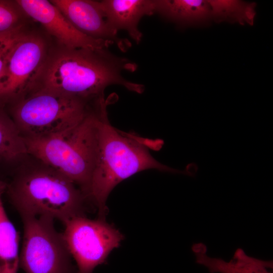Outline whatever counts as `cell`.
I'll use <instances>...</instances> for the list:
<instances>
[{
  "label": "cell",
  "instance_id": "cell-1",
  "mask_svg": "<svg viewBox=\"0 0 273 273\" xmlns=\"http://www.w3.org/2000/svg\"><path fill=\"white\" fill-rule=\"evenodd\" d=\"M107 48L70 49L61 47L48 55L34 90L41 89L92 102L104 97L105 88L118 84L139 94L144 86L126 80L124 70L136 65L111 54Z\"/></svg>",
  "mask_w": 273,
  "mask_h": 273
},
{
  "label": "cell",
  "instance_id": "cell-2",
  "mask_svg": "<svg viewBox=\"0 0 273 273\" xmlns=\"http://www.w3.org/2000/svg\"><path fill=\"white\" fill-rule=\"evenodd\" d=\"M92 104L79 123L65 131L47 138H24L27 154L68 178L87 201L98 154L100 125L107 113L104 98Z\"/></svg>",
  "mask_w": 273,
  "mask_h": 273
},
{
  "label": "cell",
  "instance_id": "cell-3",
  "mask_svg": "<svg viewBox=\"0 0 273 273\" xmlns=\"http://www.w3.org/2000/svg\"><path fill=\"white\" fill-rule=\"evenodd\" d=\"M36 160L21 166L5 185L10 201L20 216H47L64 224L85 215L87 200L81 190L55 169Z\"/></svg>",
  "mask_w": 273,
  "mask_h": 273
},
{
  "label": "cell",
  "instance_id": "cell-4",
  "mask_svg": "<svg viewBox=\"0 0 273 273\" xmlns=\"http://www.w3.org/2000/svg\"><path fill=\"white\" fill-rule=\"evenodd\" d=\"M140 140L113 127L107 113L103 117L100 125L97 157L87 197L88 201L97 207L99 218L105 219L107 200L115 187L136 173L153 169L193 175L158 161Z\"/></svg>",
  "mask_w": 273,
  "mask_h": 273
},
{
  "label": "cell",
  "instance_id": "cell-5",
  "mask_svg": "<svg viewBox=\"0 0 273 273\" xmlns=\"http://www.w3.org/2000/svg\"><path fill=\"white\" fill-rule=\"evenodd\" d=\"M92 102L38 89L17 103L12 119L24 138H47L79 123Z\"/></svg>",
  "mask_w": 273,
  "mask_h": 273
},
{
  "label": "cell",
  "instance_id": "cell-6",
  "mask_svg": "<svg viewBox=\"0 0 273 273\" xmlns=\"http://www.w3.org/2000/svg\"><path fill=\"white\" fill-rule=\"evenodd\" d=\"M23 243L19 267L25 273H77L62 233L47 216H21Z\"/></svg>",
  "mask_w": 273,
  "mask_h": 273
},
{
  "label": "cell",
  "instance_id": "cell-7",
  "mask_svg": "<svg viewBox=\"0 0 273 273\" xmlns=\"http://www.w3.org/2000/svg\"><path fill=\"white\" fill-rule=\"evenodd\" d=\"M64 224L62 234L76 262L77 273H92L97 266L105 262L110 252L123 239L119 231L104 218L92 219L79 216Z\"/></svg>",
  "mask_w": 273,
  "mask_h": 273
},
{
  "label": "cell",
  "instance_id": "cell-8",
  "mask_svg": "<svg viewBox=\"0 0 273 273\" xmlns=\"http://www.w3.org/2000/svg\"><path fill=\"white\" fill-rule=\"evenodd\" d=\"M44 40L26 33L12 50L0 78V97H15L35 88L47 58Z\"/></svg>",
  "mask_w": 273,
  "mask_h": 273
},
{
  "label": "cell",
  "instance_id": "cell-9",
  "mask_svg": "<svg viewBox=\"0 0 273 273\" xmlns=\"http://www.w3.org/2000/svg\"><path fill=\"white\" fill-rule=\"evenodd\" d=\"M26 15L39 22L54 36L61 47L97 50L113 44L90 37L74 27L50 1H16Z\"/></svg>",
  "mask_w": 273,
  "mask_h": 273
},
{
  "label": "cell",
  "instance_id": "cell-10",
  "mask_svg": "<svg viewBox=\"0 0 273 273\" xmlns=\"http://www.w3.org/2000/svg\"><path fill=\"white\" fill-rule=\"evenodd\" d=\"M78 30L96 39L116 44L122 51L130 46L129 41L121 39L112 29L99 6L98 1L89 0H51Z\"/></svg>",
  "mask_w": 273,
  "mask_h": 273
},
{
  "label": "cell",
  "instance_id": "cell-11",
  "mask_svg": "<svg viewBox=\"0 0 273 273\" xmlns=\"http://www.w3.org/2000/svg\"><path fill=\"white\" fill-rule=\"evenodd\" d=\"M98 3L112 29L117 33L126 31L136 43L143 35L138 27L141 19L155 13L152 0H104Z\"/></svg>",
  "mask_w": 273,
  "mask_h": 273
},
{
  "label": "cell",
  "instance_id": "cell-12",
  "mask_svg": "<svg viewBox=\"0 0 273 273\" xmlns=\"http://www.w3.org/2000/svg\"><path fill=\"white\" fill-rule=\"evenodd\" d=\"M155 13L181 28L208 25L211 8L205 0H156Z\"/></svg>",
  "mask_w": 273,
  "mask_h": 273
},
{
  "label": "cell",
  "instance_id": "cell-13",
  "mask_svg": "<svg viewBox=\"0 0 273 273\" xmlns=\"http://www.w3.org/2000/svg\"><path fill=\"white\" fill-rule=\"evenodd\" d=\"M197 263L207 267L211 273H271V261H264L247 255L241 248L237 249L230 261L208 256L207 248L202 243L194 244L192 247Z\"/></svg>",
  "mask_w": 273,
  "mask_h": 273
},
{
  "label": "cell",
  "instance_id": "cell-14",
  "mask_svg": "<svg viewBox=\"0 0 273 273\" xmlns=\"http://www.w3.org/2000/svg\"><path fill=\"white\" fill-rule=\"evenodd\" d=\"M5 185L0 181V273H18L20 237L2 201V194Z\"/></svg>",
  "mask_w": 273,
  "mask_h": 273
},
{
  "label": "cell",
  "instance_id": "cell-15",
  "mask_svg": "<svg viewBox=\"0 0 273 273\" xmlns=\"http://www.w3.org/2000/svg\"><path fill=\"white\" fill-rule=\"evenodd\" d=\"M212 21L252 25L256 4L237 0H209Z\"/></svg>",
  "mask_w": 273,
  "mask_h": 273
},
{
  "label": "cell",
  "instance_id": "cell-16",
  "mask_svg": "<svg viewBox=\"0 0 273 273\" xmlns=\"http://www.w3.org/2000/svg\"><path fill=\"white\" fill-rule=\"evenodd\" d=\"M26 154L24 138L12 118L0 111V158L11 162Z\"/></svg>",
  "mask_w": 273,
  "mask_h": 273
},
{
  "label": "cell",
  "instance_id": "cell-17",
  "mask_svg": "<svg viewBox=\"0 0 273 273\" xmlns=\"http://www.w3.org/2000/svg\"><path fill=\"white\" fill-rule=\"evenodd\" d=\"M25 15L16 1H0V33L23 26Z\"/></svg>",
  "mask_w": 273,
  "mask_h": 273
},
{
  "label": "cell",
  "instance_id": "cell-18",
  "mask_svg": "<svg viewBox=\"0 0 273 273\" xmlns=\"http://www.w3.org/2000/svg\"><path fill=\"white\" fill-rule=\"evenodd\" d=\"M26 33L23 25L11 31L0 33V78L12 50Z\"/></svg>",
  "mask_w": 273,
  "mask_h": 273
}]
</instances>
